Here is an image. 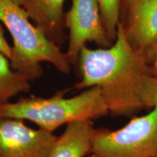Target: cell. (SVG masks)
<instances>
[{
    "label": "cell",
    "instance_id": "8",
    "mask_svg": "<svg viewBox=\"0 0 157 157\" xmlns=\"http://www.w3.org/2000/svg\"><path fill=\"white\" fill-rule=\"evenodd\" d=\"M65 0H21V5L36 26L55 42L63 36Z\"/></svg>",
    "mask_w": 157,
    "mask_h": 157
},
{
    "label": "cell",
    "instance_id": "9",
    "mask_svg": "<svg viewBox=\"0 0 157 157\" xmlns=\"http://www.w3.org/2000/svg\"><path fill=\"white\" fill-rule=\"evenodd\" d=\"M93 121H75L66 125L48 157H85L95 130Z\"/></svg>",
    "mask_w": 157,
    "mask_h": 157
},
{
    "label": "cell",
    "instance_id": "7",
    "mask_svg": "<svg viewBox=\"0 0 157 157\" xmlns=\"http://www.w3.org/2000/svg\"><path fill=\"white\" fill-rule=\"evenodd\" d=\"M120 23L129 44L151 61L157 43V0H123Z\"/></svg>",
    "mask_w": 157,
    "mask_h": 157
},
{
    "label": "cell",
    "instance_id": "16",
    "mask_svg": "<svg viewBox=\"0 0 157 157\" xmlns=\"http://www.w3.org/2000/svg\"><path fill=\"white\" fill-rule=\"evenodd\" d=\"M155 157H157V156H155Z\"/></svg>",
    "mask_w": 157,
    "mask_h": 157
},
{
    "label": "cell",
    "instance_id": "11",
    "mask_svg": "<svg viewBox=\"0 0 157 157\" xmlns=\"http://www.w3.org/2000/svg\"><path fill=\"white\" fill-rule=\"evenodd\" d=\"M123 0H98L104 27L110 40L113 42L121 21V10Z\"/></svg>",
    "mask_w": 157,
    "mask_h": 157
},
{
    "label": "cell",
    "instance_id": "3",
    "mask_svg": "<svg viewBox=\"0 0 157 157\" xmlns=\"http://www.w3.org/2000/svg\"><path fill=\"white\" fill-rule=\"evenodd\" d=\"M68 90L58 91L50 98L31 96L0 107V117L30 121L39 129L52 132L62 125L75 121H93L109 114L98 87L86 89L74 97L66 98Z\"/></svg>",
    "mask_w": 157,
    "mask_h": 157
},
{
    "label": "cell",
    "instance_id": "4",
    "mask_svg": "<svg viewBox=\"0 0 157 157\" xmlns=\"http://www.w3.org/2000/svg\"><path fill=\"white\" fill-rule=\"evenodd\" d=\"M157 156V107L117 130L95 129L87 157Z\"/></svg>",
    "mask_w": 157,
    "mask_h": 157
},
{
    "label": "cell",
    "instance_id": "14",
    "mask_svg": "<svg viewBox=\"0 0 157 157\" xmlns=\"http://www.w3.org/2000/svg\"><path fill=\"white\" fill-rule=\"evenodd\" d=\"M151 62L154 66H157V43L153 50L151 56Z\"/></svg>",
    "mask_w": 157,
    "mask_h": 157
},
{
    "label": "cell",
    "instance_id": "12",
    "mask_svg": "<svg viewBox=\"0 0 157 157\" xmlns=\"http://www.w3.org/2000/svg\"><path fill=\"white\" fill-rule=\"evenodd\" d=\"M142 98L146 108L157 107V66H154V74L145 84Z\"/></svg>",
    "mask_w": 157,
    "mask_h": 157
},
{
    "label": "cell",
    "instance_id": "6",
    "mask_svg": "<svg viewBox=\"0 0 157 157\" xmlns=\"http://www.w3.org/2000/svg\"><path fill=\"white\" fill-rule=\"evenodd\" d=\"M58 136L23 120L0 117V157H48Z\"/></svg>",
    "mask_w": 157,
    "mask_h": 157
},
{
    "label": "cell",
    "instance_id": "5",
    "mask_svg": "<svg viewBox=\"0 0 157 157\" xmlns=\"http://www.w3.org/2000/svg\"><path fill=\"white\" fill-rule=\"evenodd\" d=\"M63 23L69 31L66 54L71 65L77 63L80 52L87 42L103 48L113 43L104 27L98 0H72L70 10L64 14Z\"/></svg>",
    "mask_w": 157,
    "mask_h": 157
},
{
    "label": "cell",
    "instance_id": "13",
    "mask_svg": "<svg viewBox=\"0 0 157 157\" xmlns=\"http://www.w3.org/2000/svg\"><path fill=\"white\" fill-rule=\"evenodd\" d=\"M0 52L5 55L6 57H7V58L10 60L13 56V48L7 42L1 24H0Z\"/></svg>",
    "mask_w": 157,
    "mask_h": 157
},
{
    "label": "cell",
    "instance_id": "10",
    "mask_svg": "<svg viewBox=\"0 0 157 157\" xmlns=\"http://www.w3.org/2000/svg\"><path fill=\"white\" fill-rule=\"evenodd\" d=\"M31 81L12 68L10 60L0 52V107L21 93L31 89Z\"/></svg>",
    "mask_w": 157,
    "mask_h": 157
},
{
    "label": "cell",
    "instance_id": "15",
    "mask_svg": "<svg viewBox=\"0 0 157 157\" xmlns=\"http://www.w3.org/2000/svg\"><path fill=\"white\" fill-rule=\"evenodd\" d=\"M11 1L14 2L18 4V5H21V0H11Z\"/></svg>",
    "mask_w": 157,
    "mask_h": 157
},
{
    "label": "cell",
    "instance_id": "1",
    "mask_svg": "<svg viewBox=\"0 0 157 157\" xmlns=\"http://www.w3.org/2000/svg\"><path fill=\"white\" fill-rule=\"evenodd\" d=\"M77 64L80 78L73 88L99 87L109 114L133 117L146 109L143 88L154 74V66L146 55L129 44L121 23L111 46L98 49L84 47Z\"/></svg>",
    "mask_w": 157,
    "mask_h": 157
},
{
    "label": "cell",
    "instance_id": "2",
    "mask_svg": "<svg viewBox=\"0 0 157 157\" xmlns=\"http://www.w3.org/2000/svg\"><path fill=\"white\" fill-rule=\"evenodd\" d=\"M0 21L13 39V56L10 60L13 69L31 82L42 76L43 62L52 64L60 73L70 74L72 65L66 54L42 29L31 23L22 6L11 0H0Z\"/></svg>",
    "mask_w": 157,
    "mask_h": 157
}]
</instances>
